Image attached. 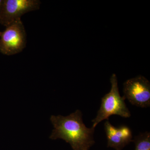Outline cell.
Returning <instances> with one entry per match:
<instances>
[{
    "label": "cell",
    "instance_id": "cell-1",
    "mask_svg": "<svg viewBox=\"0 0 150 150\" xmlns=\"http://www.w3.org/2000/svg\"><path fill=\"white\" fill-rule=\"evenodd\" d=\"M50 120L54 127L50 137L51 139L64 140L74 150H89L95 144V129L86 126L80 110L66 116L52 115Z\"/></svg>",
    "mask_w": 150,
    "mask_h": 150
},
{
    "label": "cell",
    "instance_id": "cell-4",
    "mask_svg": "<svg viewBox=\"0 0 150 150\" xmlns=\"http://www.w3.org/2000/svg\"><path fill=\"white\" fill-rule=\"evenodd\" d=\"M123 97L133 105L146 108L150 106V83L146 78L138 76L123 83Z\"/></svg>",
    "mask_w": 150,
    "mask_h": 150
},
{
    "label": "cell",
    "instance_id": "cell-3",
    "mask_svg": "<svg viewBox=\"0 0 150 150\" xmlns=\"http://www.w3.org/2000/svg\"><path fill=\"white\" fill-rule=\"evenodd\" d=\"M0 32V52L8 56L21 52L26 46V33L21 19L13 22Z\"/></svg>",
    "mask_w": 150,
    "mask_h": 150
},
{
    "label": "cell",
    "instance_id": "cell-5",
    "mask_svg": "<svg viewBox=\"0 0 150 150\" xmlns=\"http://www.w3.org/2000/svg\"><path fill=\"white\" fill-rule=\"evenodd\" d=\"M40 4L39 0H4L0 24L6 26L13 22L21 19L24 14L38 9Z\"/></svg>",
    "mask_w": 150,
    "mask_h": 150
},
{
    "label": "cell",
    "instance_id": "cell-2",
    "mask_svg": "<svg viewBox=\"0 0 150 150\" xmlns=\"http://www.w3.org/2000/svg\"><path fill=\"white\" fill-rule=\"evenodd\" d=\"M110 82V91L102 98L96 117L92 121V127L95 129L101 121L108 120L111 115H119L125 118L131 116V112L125 102V99L123 96H121L119 92L118 80L115 74H112L111 76Z\"/></svg>",
    "mask_w": 150,
    "mask_h": 150
},
{
    "label": "cell",
    "instance_id": "cell-6",
    "mask_svg": "<svg viewBox=\"0 0 150 150\" xmlns=\"http://www.w3.org/2000/svg\"><path fill=\"white\" fill-rule=\"evenodd\" d=\"M104 129L107 139V146L116 150H122L129 143L133 142V134L128 126L123 125L116 127L107 120Z\"/></svg>",
    "mask_w": 150,
    "mask_h": 150
},
{
    "label": "cell",
    "instance_id": "cell-7",
    "mask_svg": "<svg viewBox=\"0 0 150 150\" xmlns=\"http://www.w3.org/2000/svg\"><path fill=\"white\" fill-rule=\"evenodd\" d=\"M133 142L135 144V150H150V132H144L136 136Z\"/></svg>",
    "mask_w": 150,
    "mask_h": 150
},
{
    "label": "cell",
    "instance_id": "cell-8",
    "mask_svg": "<svg viewBox=\"0 0 150 150\" xmlns=\"http://www.w3.org/2000/svg\"><path fill=\"white\" fill-rule=\"evenodd\" d=\"M4 0H0V15L2 9L3 5H4Z\"/></svg>",
    "mask_w": 150,
    "mask_h": 150
}]
</instances>
